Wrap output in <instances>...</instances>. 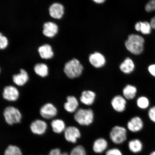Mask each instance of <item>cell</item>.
Returning <instances> with one entry per match:
<instances>
[{
  "mask_svg": "<svg viewBox=\"0 0 155 155\" xmlns=\"http://www.w3.org/2000/svg\"><path fill=\"white\" fill-rule=\"evenodd\" d=\"M31 130L34 134H43L47 129V125L45 122L40 120H37L32 122L30 126Z\"/></svg>",
  "mask_w": 155,
  "mask_h": 155,
  "instance_id": "9c48e42d",
  "label": "cell"
},
{
  "mask_svg": "<svg viewBox=\"0 0 155 155\" xmlns=\"http://www.w3.org/2000/svg\"><path fill=\"white\" fill-rule=\"evenodd\" d=\"M148 116L151 120L155 123V106L153 107L149 110Z\"/></svg>",
  "mask_w": 155,
  "mask_h": 155,
  "instance_id": "1f68e13d",
  "label": "cell"
},
{
  "mask_svg": "<svg viewBox=\"0 0 155 155\" xmlns=\"http://www.w3.org/2000/svg\"><path fill=\"white\" fill-rule=\"evenodd\" d=\"M58 30V26L55 23L48 22L44 24L42 33L46 37L52 38L57 34Z\"/></svg>",
  "mask_w": 155,
  "mask_h": 155,
  "instance_id": "7c38bea8",
  "label": "cell"
},
{
  "mask_svg": "<svg viewBox=\"0 0 155 155\" xmlns=\"http://www.w3.org/2000/svg\"><path fill=\"white\" fill-rule=\"evenodd\" d=\"M8 44V41L5 36L3 35L2 33L0 34V48L1 50L5 49Z\"/></svg>",
  "mask_w": 155,
  "mask_h": 155,
  "instance_id": "f546056e",
  "label": "cell"
},
{
  "mask_svg": "<svg viewBox=\"0 0 155 155\" xmlns=\"http://www.w3.org/2000/svg\"><path fill=\"white\" fill-rule=\"evenodd\" d=\"M144 39L138 35L131 34L125 42V46L128 51L135 55H139L144 49Z\"/></svg>",
  "mask_w": 155,
  "mask_h": 155,
  "instance_id": "6da1fadb",
  "label": "cell"
},
{
  "mask_svg": "<svg viewBox=\"0 0 155 155\" xmlns=\"http://www.w3.org/2000/svg\"><path fill=\"white\" fill-rule=\"evenodd\" d=\"M148 70L150 74L155 77V64H152L149 66Z\"/></svg>",
  "mask_w": 155,
  "mask_h": 155,
  "instance_id": "836d02e7",
  "label": "cell"
},
{
  "mask_svg": "<svg viewBox=\"0 0 155 155\" xmlns=\"http://www.w3.org/2000/svg\"><path fill=\"white\" fill-rule=\"evenodd\" d=\"M143 122L138 116L134 117L128 122L127 127L129 130L133 133L138 132L143 129Z\"/></svg>",
  "mask_w": 155,
  "mask_h": 155,
  "instance_id": "5bb4252c",
  "label": "cell"
},
{
  "mask_svg": "<svg viewBox=\"0 0 155 155\" xmlns=\"http://www.w3.org/2000/svg\"><path fill=\"white\" fill-rule=\"evenodd\" d=\"M70 155H87V154L84 147L79 145L71 150Z\"/></svg>",
  "mask_w": 155,
  "mask_h": 155,
  "instance_id": "f1b7e54d",
  "label": "cell"
},
{
  "mask_svg": "<svg viewBox=\"0 0 155 155\" xmlns=\"http://www.w3.org/2000/svg\"><path fill=\"white\" fill-rule=\"evenodd\" d=\"M61 155H69L68 154V153L66 152H64L63 153H61Z\"/></svg>",
  "mask_w": 155,
  "mask_h": 155,
  "instance_id": "d590c367",
  "label": "cell"
},
{
  "mask_svg": "<svg viewBox=\"0 0 155 155\" xmlns=\"http://www.w3.org/2000/svg\"><path fill=\"white\" fill-rule=\"evenodd\" d=\"M94 2L98 4H101L104 2L106 0H93Z\"/></svg>",
  "mask_w": 155,
  "mask_h": 155,
  "instance_id": "e575fe53",
  "label": "cell"
},
{
  "mask_svg": "<svg viewBox=\"0 0 155 155\" xmlns=\"http://www.w3.org/2000/svg\"><path fill=\"white\" fill-rule=\"evenodd\" d=\"M137 89L131 85H127L123 90V94L124 97L127 100L133 99L136 96Z\"/></svg>",
  "mask_w": 155,
  "mask_h": 155,
  "instance_id": "d4e9b609",
  "label": "cell"
},
{
  "mask_svg": "<svg viewBox=\"0 0 155 155\" xmlns=\"http://www.w3.org/2000/svg\"><path fill=\"white\" fill-rule=\"evenodd\" d=\"M129 150L132 153H137L141 152L143 148L141 141L138 139H134L130 141L128 144Z\"/></svg>",
  "mask_w": 155,
  "mask_h": 155,
  "instance_id": "44dd1931",
  "label": "cell"
},
{
  "mask_svg": "<svg viewBox=\"0 0 155 155\" xmlns=\"http://www.w3.org/2000/svg\"><path fill=\"white\" fill-rule=\"evenodd\" d=\"M83 70V66L78 60L73 59L65 64L64 71L68 77L74 79L82 74Z\"/></svg>",
  "mask_w": 155,
  "mask_h": 155,
  "instance_id": "7a4b0ae2",
  "label": "cell"
},
{
  "mask_svg": "<svg viewBox=\"0 0 155 155\" xmlns=\"http://www.w3.org/2000/svg\"><path fill=\"white\" fill-rule=\"evenodd\" d=\"M3 116L6 122L9 125L20 123L22 119V115L18 109L11 106L5 108Z\"/></svg>",
  "mask_w": 155,
  "mask_h": 155,
  "instance_id": "277c9868",
  "label": "cell"
},
{
  "mask_svg": "<svg viewBox=\"0 0 155 155\" xmlns=\"http://www.w3.org/2000/svg\"><path fill=\"white\" fill-rule=\"evenodd\" d=\"M145 9L148 12L155 10V0L149 1L145 5ZM150 23L152 28L155 29V16L151 19Z\"/></svg>",
  "mask_w": 155,
  "mask_h": 155,
  "instance_id": "484cf974",
  "label": "cell"
},
{
  "mask_svg": "<svg viewBox=\"0 0 155 155\" xmlns=\"http://www.w3.org/2000/svg\"><path fill=\"white\" fill-rule=\"evenodd\" d=\"M108 145L107 141L105 139L98 138L94 141L93 145V150L96 153H101L106 150Z\"/></svg>",
  "mask_w": 155,
  "mask_h": 155,
  "instance_id": "ac0fdd59",
  "label": "cell"
},
{
  "mask_svg": "<svg viewBox=\"0 0 155 155\" xmlns=\"http://www.w3.org/2000/svg\"><path fill=\"white\" fill-rule=\"evenodd\" d=\"M150 155H155V151L151 153Z\"/></svg>",
  "mask_w": 155,
  "mask_h": 155,
  "instance_id": "8d00e7d4",
  "label": "cell"
},
{
  "mask_svg": "<svg viewBox=\"0 0 155 155\" xmlns=\"http://www.w3.org/2000/svg\"><path fill=\"white\" fill-rule=\"evenodd\" d=\"M61 150L59 149L56 148L50 151L48 155H61Z\"/></svg>",
  "mask_w": 155,
  "mask_h": 155,
  "instance_id": "d6a6232c",
  "label": "cell"
},
{
  "mask_svg": "<svg viewBox=\"0 0 155 155\" xmlns=\"http://www.w3.org/2000/svg\"><path fill=\"white\" fill-rule=\"evenodd\" d=\"M106 155H123V154L119 149L113 148L107 151Z\"/></svg>",
  "mask_w": 155,
  "mask_h": 155,
  "instance_id": "4dcf8cb0",
  "label": "cell"
},
{
  "mask_svg": "<svg viewBox=\"0 0 155 155\" xmlns=\"http://www.w3.org/2000/svg\"><path fill=\"white\" fill-rule=\"evenodd\" d=\"M111 104L114 110L117 112H121L125 110L127 102L125 97L117 95L112 99Z\"/></svg>",
  "mask_w": 155,
  "mask_h": 155,
  "instance_id": "4fadbf2b",
  "label": "cell"
},
{
  "mask_svg": "<svg viewBox=\"0 0 155 155\" xmlns=\"http://www.w3.org/2000/svg\"><path fill=\"white\" fill-rule=\"evenodd\" d=\"M64 8L61 3H55L50 6L49 13L50 16L56 19H61L64 14Z\"/></svg>",
  "mask_w": 155,
  "mask_h": 155,
  "instance_id": "8fae6325",
  "label": "cell"
},
{
  "mask_svg": "<svg viewBox=\"0 0 155 155\" xmlns=\"http://www.w3.org/2000/svg\"><path fill=\"white\" fill-rule=\"evenodd\" d=\"M34 70L37 74L42 77H46L48 75V67L44 63L37 64L35 65Z\"/></svg>",
  "mask_w": 155,
  "mask_h": 155,
  "instance_id": "cb8c5ba5",
  "label": "cell"
},
{
  "mask_svg": "<svg viewBox=\"0 0 155 155\" xmlns=\"http://www.w3.org/2000/svg\"><path fill=\"white\" fill-rule=\"evenodd\" d=\"M67 102L64 104V108L66 111L73 113L76 111L78 106V102L77 99L73 96L67 97Z\"/></svg>",
  "mask_w": 155,
  "mask_h": 155,
  "instance_id": "d6986e66",
  "label": "cell"
},
{
  "mask_svg": "<svg viewBox=\"0 0 155 155\" xmlns=\"http://www.w3.org/2000/svg\"><path fill=\"white\" fill-rule=\"evenodd\" d=\"M96 96L95 93L91 91H84L81 94L80 101L85 105H91L94 103Z\"/></svg>",
  "mask_w": 155,
  "mask_h": 155,
  "instance_id": "e0dca14e",
  "label": "cell"
},
{
  "mask_svg": "<svg viewBox=\"0 0 155 155\" xmlns=\"http://www.w3.org/2000/svg\"><path fill=\"white\" fill-rule=\"evenodd\" d=\"M19 92L15 87L12 86L5 87L4 88L3 96L5 100L10 101H15L18 99Z\"/></svg>",
  "mask_w": 155,
  "mask_h": 155,
  "instance_id": "ba28073f",
  "label": "cell"
},
{
  "mask_svg": "<svg viewBox=\"0 0 155 155\" xmlns=\"http://www.w3.org/2000/svg\"><path fill=\"white\" fill-rule=\"evenodd\" d=\"M29 77L28 73L24 69H21L20 73L13 76V82L17 86H24L28 82Z\"/></svg>",
  "mask_w": 155,
  "mask_h": 155,
  "instance_id": "9a60e30c",
  "label": "cell"
},
{
  "mask_svg": "<svg viewBox=\"0 0 155 155\" xmlns=\"http://www.w3.org/2000/svg\"><path fill=\"white\" fill-rule=\"evenodd\" d=\"M74 118L79 124L88 126L91 124L94 121V112L91 109L80 108L75 112Z\"/></svg>",
  "mask_w": 155,
  "mask_h": 155,
  "instance_id": "3957f363",
  "label": "cell"
},
{
  "mask_svg": "<svg viewBox=\"0 0 155 155\" xmlns=\"http://www.w3.org/2000/svg\"><path fill=\"white\" fill-rule=\"evenodd\" d=\"M81 136V132L79 129L73 126L67 127L64 130L65 139L70 142L76 143L77 139L80 138Z\"/></svg>",
  "mask_w": 155,
  "mask_h": 155,
  "instance_id": "52a82bcc",
  "label": "cell"
},
{
  "mask_svg": "<svg viewBox=\"0 0 155 155\" xmlns=\"http://www.w3.org/2000/svg\"><path fill=\"white\" fill-rule=\"evenodd\" d=\"M137 106L141 109H146L148 107L150 104V102L146 97H141L137 99Z\"/></svg>",
  "mask_w": 155,
  "mask_h": 155,
  "instance_id": "83f0119b",
  "label": "cell"
},
{
  "mask_svg": "<svg viewBox=\"0 0 155 155\" xmlns=\"http://www.w3.org/2000/svg\"><path fill=\"white\" fill-rule=\"evenodd\" d=\"M38 51L41 58L45 59H51L54 56L51 46L49 44L43 45L38 48Z\"/></svg>",
  "mask_w": 155,
  "mask_h": 155,
  "instance_id": "2e32d148",
  "label": "cell"
},
{
  "mask_svg": "<svg viewBox=\"0 0 155 155\" xmlns=\"http://www.w3.org/2000/svg\"><path fill=\"white\" fill-rule=\"evenodd\" d=\"M135 68V64L130 58H128L120 66V69L124 73L129 74L133 72Z\"/></svg>",
  "mask_w": 155,
  "mask_h": 155,
  "instance_id": "ffe728a7",
  "label": "cell"
},
{
  "mask_svg": "<svg viewBox=\"0 0 155 155\" xmlns=\"http://www.w3.org/2000/svg\"><path fill=\"white\" fill-rule=\"evenodd\" d=\"M110 139L114 143L119 144L127 139V131L125 128L116 126L112 128L110 133Z\"/></svg>",
  "mask_w": 155,
  "mask_h": 155,
  "instance_id": "5b68a950",
  "label": "cell"
},
{
  "mask_svg": "<svg viewBox=\"0 0 155 155\" xmlns=\"http://www.w3.org/2000/svg\"><path fill=\"white\" fill-rule=\"evenodd\" d=\"M40 112L41 115L44 119H50L57 115L58 111L53 104L47 103L42 107Z\"/></svg>",
  "mask_w": 155,
  "mask_h": 155,
  "instance_id": "8992f818",
  "label": "cell"
},
{
  "mask_svg": "<svg viewBox=\"0 0 155 155\" xmlns=\"http://www.w3.org/2000/svg\"><path fill=\"white\" fill-rule=\"evenodd\" d=\"M135 28L137 31H140L143 34L147 35L150 33L152 28L150 23L147 22H140L135 24Z\"/></svg>",
  "mask_w": 155,
  "mask_h": 155,
  "instance_id": "7402d4cb",
  "label": "cell"
},
{
  "mask_svg": "<svg viewBox=\"0 0 155 155\" xmlns=\"http://www.w3.org/2000/svg\"><path fill=\"white\" fill-rule=\"evenodd\" d=\"M4 155H22V154L18 147L10 145L6 149Z\"/></svg>",
  "mask_w": 155,
  "mask_h": 155,
  "instance_id": "4316f807",
  "label": "cell"
},
{
  "mask_svg": "<svg viewBox=\"0 0 155 155\" xmlns=\"http://www.w3.org/2000/svg\"><path fill=\"white\" fill-rule=\"evenodd\" d=\"M51 124L53 131L56 133H61L66 129L64 122L61 119L54 120Z\"/></svg>",
  "mask_w": 155,
  "mask_h": 155,
  "instance_id": "603a6c76",
  "label": "cell"
},
{
  "mask_svg": "<svg viewBox=\"0 0 155 155\" xmlns=\"http://www.w3.org/2000/svg\"><path fill=\"white\" fill-rule=\"evenodd\" d=\"M89 60L91 64L96 68H101L106 63L105 57L102 54L98 52H95L91 54Z\"/></svg>",
  "mask_w": 155,
  "mask_h": 155,
  "instance_id": "30bf717a",
  "label": "cell"
}]
</instances>
